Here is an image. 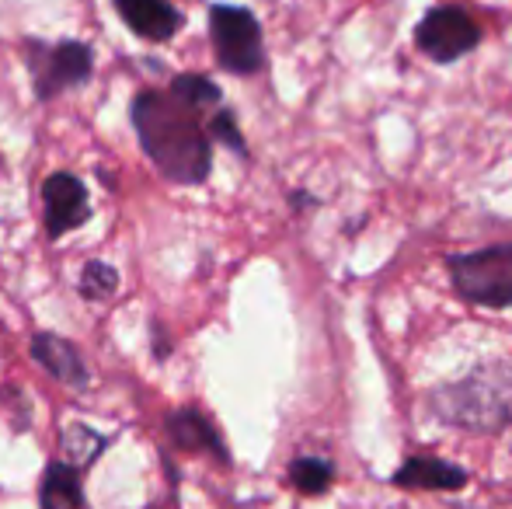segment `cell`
<instances>
[{
  "mask_svg": "<svg viewBox=\"0 0 512 509\" xmlns=\"http://www.w3.org/2000/svg\"><path fill=\"white\" fill-rule=\"evenodd\" d=\"M129 119L140 136L143 154L154 161L164 178L178 185L206 182L209 164H213V140L199 112L182 105L171 91L143 88L133 98Z\"/></svg>",
  "mask_w": 512,
  "mask_h": 509,
  "instance_id": "obj_1",
  "label": "cell"
},
{
  "mask_svg": "<svg viewBox=\"0 0 512 509\" xmlns=\"http://www.w3.org/2000/svg\"><path fill=\"white\" fill-rule=\"evenodd\" d=\"M209 39L213 53L227 74L251 77L265 67V42L262 25L248 7L237 4H213L209 11Z\"/></svg>",
  "mask_w": 512,
  "mask_h": 509,
  "instance_id": "obj_2",
  "label": "cell"
},
{
  "mask_svg": "<svg viewBox=\"0 0 512 509\" xmlns=\"http://www.w3.org/2000/svg\"><path fill=\"white\" fill-rule=\"evenodd\" d=\"M25 60L32 70L35 95L42 102L63 95V91H74L81 84L91 81V70H95V49L88 42L63 39V42H28Z\"/></svg>",
  "mask_w": 512,
  "mask_h": 509,
  "instance_id": "obj_3",
  "label": "cell"
},
{
  "mask_svg": "<svg viewBox=\"0 0 512 509\" xmlns=\"http://www.w3.org/2000/svg\"><path fill=\"white\" fill-rule=\"evenodd\" d=\"M439 412L453 426L495 429L512 419V387L499 381V374H478L464 384H453L439 394Z\"/></svg>",
  "mask_w": 512,
  "mask_h": 509,
  "instance_id": "obj_4",
  "label": "cell"
},
{
  "mask_svg": "<svg viewBox=\"0 0 512 509\" xmlns=\"http://www.w3.org/2000/svg\"><path fill=\"white\" fill-rule=\"evenodd\" d=\"M453 290L478 307H512V245L450 258Z\"/></svg>",
  "mask_w": 512,
  "mask_h": 509,
  "instance_id": "obj_5",
  "label": "cell"
},
{
  "mask_svg": "<svg viewBox=\"0 0 512 509\" xmlns=\"http://www.w3.org/2000/svg\"><path fill=\"white\" fill-rule=\"evenodd\" d=\"M415 42L429 60L453 63L471 53V49H478L481 28L474 25L471 14L460 11V7H436V11H429L418 21Z\"/></svg>",
  "mask_w": 512,
  "mask_h": 509,
  "instance_id": "obj_6",
  "label": "cell"
},
{
  "mask_svg": "<svg viewBox=\"0 0 512 509\" xmlns=\"http://www.w3.org/2000/svg\"><path fill=\"white\" fill-rule=\"evenodd\" d=\"M42 210H46V231L49 238H63V234L77 231V227L88 224L91 203L88 189L77 175L70 171H56L42 185Z\"/></svg>",
  "mask_w": 512,
  "mask_h": 509,
  "instance_id": "obj_7",
  "label": "cell"
},
{
  "mask_svg": "<svg viewBox=\"0 0 512 509\" xmlns=\"http://www.w3.org/2000/svg\"><path fill=\"white\" fill-rule=\"evenodd\" d=\"M112 7L129 25V32L147 42H168L185 21L171 0H112Z\"/></svg>",
  "mask_w": 512,
  "mask_h": 509,
  "instance_id": "obj_8",
  "label": "cell"
},
{
  "mask_svg": "<svg viewBox=\"0 0 512 509\" xmlns=\"http://www.w3.org/2000/svg\"><path fill=\"white\" fill-rule=\"evenodd\" d=\"M32 360L46 370L49 377H56L60 384H70V387H88L91 374L84 367L81 353L74 349V342L60 339L53 332H35L32 335Z\"/></svg>",
  "mask_w": 512,
  "mask_h": 509,
  "instance_id": "obj_9",
  "label": "cell"
},
{
  "mask_svg": "<svg viewBox=\"0 0 512 509\" xmlns=\"http://www.w3.org/2000/svg\"><path fill=\"white\" fill-rule=\"evenodd\" d=\"M394 485H401V489L453 492L460 485H467V471L450 461H439V457H408L398 468V475H394Z\"/></svg>",
  "mask_w": 512,
  "mask_h": 509,
  "instance_id": "obj_10",
  "label": "cell"
},
{
  "mask_svg": "<svg viewBox=\"0 0 512 509\" xmlns=\"http://www.w3.org/2000/svg\"><path fill=\"white\" fill-rule=\"evenodd\" d=\"M168 436H171V443L182 450H209V454H216V461H227V447H223L220 436H216L213 422H209L203 412H196V408H178V412H171Z\"/></svg>",
  "mask_w": 512,
  "mask_h": 509,
  "instance_id": "obj_11",
  "label": "cell"
},
{
  "mask_svg": "<svg viewBox=\"0 0 512 509\" xmlns=\"http://www.w3.org/2000/svg\"><path fill=\"white\" fill-rule=\"evenodd\" d=\"M81 506H84V489L77 468H70L67 461H53L42 471L39 509H81Z\"/></svg>",
  "mask_w": 512,
  "mask_h": 509,
  "instance_id": "obj_12",
  "label": "cell"
},
{
  "mask_svg": "<svg viewBox=\"0 0 512 509\" xmlns=\"http://www.w3.org/2000/svg\"><path fill=\"white\" fill-rule=\"evenodd\" d=\"M105 447H108V436H102L91 426H84V422H70V426L60 433L63 461H67L70 468H91Z\"/></svg>",
  "mask_w": 512,
  "mask_h": 509,
  "instance_id": "obj_13",
  "label": "cell"
},
{
  "mask_svg": "<svg viewBox=\"0 0 512 509\" xmlns=\"http://www.w3.org/2000/svg\"><path fill=\"white\" fill-rule=\"evenodd\" d=\"M168 91L182 105H189L192 112H199V116H203L206 109H213V105H220V98H223L220 88H216V84L203 74H178Z\"/></svg>",
  "mask_w": 512,
  "mask_h": 509,
  "instance_id": "obj_14",
  "label": "cell"
},
{
  "mask_svg": "<svg viewBox=\"0 0 512 509\" xmlns=\"http://www.w3.org/2000/svg\"><path fill=\"white\" fill-rule=\"evenodd\" d=\"M331 478H335V468H331L328 457H297L290 464V482L307 496H321L331 485Z\"/></svg>",
  "mask_w": 512,
  "mask_h": 509,
  "instance_id": "obj_15",
  "label": "cell"
},
{
  "mask_svg": "<svg viewBox=\"0 0 512 509\" xmlns=\"http://www.w3.org/2000/svg\"><path fill=\"white\" fill-rule=\"evenodd\" d=\"M77 290H81L84 300H108L115 290H119V272H115V265L102 262V258H91V262L81 269Z\"/></svg>",
  "mask_w": 512,
  "mask_h": 509,
  "instance_id": "obj_16",
  "label": "cell"
},
{
  "mask_svg": "<svg viewBox=\"0 0 512 509\" xmlns=\"http://www.w3.org/2000/svg\"><path fill=\"white\" fill-rule=\"evenodd\" d=\"M206 133H209V140H220V143H227L230 150L244 154V136H241V129H237V119L230 109H216V116L206 123Z\"/></svg>",
  "mask_w": 512,
  "mask_h": 509,
  "instance_id": "obj_17",
  "label": "cell"
}]
</instances>
